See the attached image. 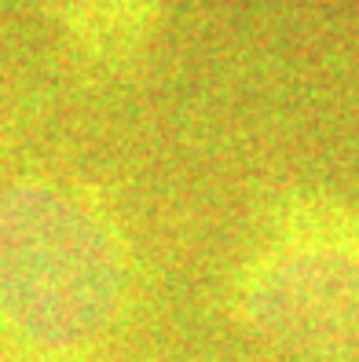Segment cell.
I'll use <instances>...</instances> for the list:
<instances>
[{"instance_id": "cell-1", "label": "cell", "mask_w": 359, "mask_h": 362, "mask_svg": "<svg viewBox=\"0 0 359 362\" xmlns=\"http://www.w3.org/2000/svg\"><path fill=\"white\" fill-rule=\"evenodd\" d=\"M114 260L99 223L48 187L0 194V311L48 344H77L114 311Z\"/></svg>"}]
</instances>
